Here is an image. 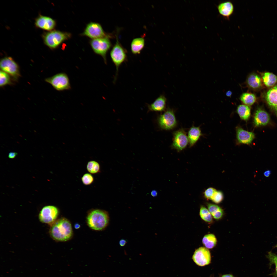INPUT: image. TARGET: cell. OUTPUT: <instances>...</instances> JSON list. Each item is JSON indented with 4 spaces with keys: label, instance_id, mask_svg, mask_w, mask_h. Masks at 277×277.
<instances>
[{
    "label": "cell",
    "instance_id": "6da1fadb",
    "mask_svg": "<svg viewBox=\"0 0 277 277\" xmlns=\"http://www.w3.org/2000/svg\"><path fill=\"white\" fill-rule=\"evenodd\" d=\"M52 238L58 241H66L72 237L73 232L71 223L66 218H62L55 221L50 230Z\"/></svg>",
    "mask_w": 277,
    "mask_h": 277
},
{
    "label": "cell",
    "instance_id": "7a4b0ae2",
    "mask_svg": "<svg viewBox=\"0 0 277 277\" xmlns=\"http://www.w3.org/2000/svg\"><path fill=\"white\" fill-rule=\"evenodd\" d=\"M108 213L105 211L94 210L88 214L87 222L88 226L92 229L96 230H101L107 225L109 222Z\"/></svg>",
    "mask_w": 277,
    "mask_h": 277
},
{
    "label": "cell",
    "instance_id": "3957f363",
    "mask_svg": "<svg viewBox=\"0 0 277 277\" xmlns=\"http://www.w3.org/2000/svg\"><path fill=\"white\" fill-rule=\"evenodd\" d=\"M71 37V34L70 33L57 30L46 32L43 35L44 43L52 49L57 48L62 42Z\"/></svg>",
    "mask_w": 277,
    "mask_h": 277
},
{
    "label": "cell",
    "instance_id": "277c9868",
    "mask_svg": "<svg viewBox=\"0 0 277 277\" xmlns=\"http://www.w3.org/2000/svg\"><path fill=\"white\" fill-rule=\"evenodd\" d=\"M116 42L110 53L111 59L116 67V72L114 82L116 80L118 69L120 66L127 59L126 52L119 43L117 35L116 36Z\"/></svg>",
    "mask_w": 277,
    "mask_h": 277
},
{
    "label": "cell",
    "instance_id": "5b68a950",
    "mask_svg": "<svg viewBox=\"0 0 277 277\" xmlns=\"http://www.w3.org/2000/svg\"><path fill=\"white\" fill-rule=\"evenodd\" d=\"M111 37L108 35L105 37L92 39L90 42L94 52L103 57L105 64H107L106 53L112 46L109 39Z\"/></svg>",
    "mask_w": 277,
    "mask_h": 277
},
{
    "label": "cell",
    "instance_id": "8992f818",
    "mask_svg": "<svg viewBox=\"0 0 277 277\" xmlns=\"http://www.w3.org/2000/svg\"><path fill=\"white\" fill-rule=\"evenodd\" d=\"M45 80L58 91L69 90L71 88L69 78L67 75L64 73L57 74L46 78Z\"/></svg>",
    "mask_w": 277,
    "mask_h": 277
},
{
    "label": "cell",
    "instance_id": "52a82bcc",
    "mask_svg": "<svg viewBox=\"0 0 277 277\" xmlns=\"http://www.w3.org/2000/svg\"><path fill=\"white\" fill-rule=\"evenodd\" d=\"M158 121L160 127L166 130L173 128L177 124L174 111L170 108H168L164 113L159 116Z\"/></svg>",
    "mask_w": 277,
    "mask_h": 277
},
{
    "label": "cell",
    "instance_id": "ba28073f",
    "mask_svg": "<svg viewBox=\"0 0 277 277\" xmlns=\"http://www.w3.org/2000/svg\"><path fill=\"white\" fill-rule=\"evenodd\" d=\"M0 66L2 71L5 72L17 79L20 76L18 66L11 57L2 58L0 61Z\"/></svg>",
    "mask_w": 277,
    "mask_h": 277
},
{
    "label": "cell",
    "instance_id": "9c48e42d",
    "mask_svg": "<svg viewBox=\"0 0 277 277\" xmlns=\"http://www.w3.org/2000/svg\"><path fill=\"white\" fill-rule=\"evenodd\" d=\"M58 214L57 208L53 205H47L43 207L40 212L39 219L40 221L47 224L53 223Z\"/></svg>",
    "mask_w": 277,
    "mask_h": 277
},
{
    "label": "cell",
    "instance_id": "30bf717a",
    "mask_svg": "<svg viewBox=\"0 0 277 277\" xmlns=\"http://www.w3.org/2000/svg\"><path fill=\"white\" fill-rule=\"evenodd\" d=\"M82 35L85 36L92 39L105 37L107 36L99 24L90 22L87 25Z\"/></svg>",
    "mask_w": 277,
    "mask_h": 277
},
{
    "label": "cell",
    "instance_id": "8fae6325",
    "mask_svg": "<svg viewBox=\"0 0 277 277\" xmlns=\"http://www.w3.org/2000/svg\"><path fill=\"white\" fill-rule=\"evenodd\" d=\"M194 262L200 266L207 265L210 263L211 256L209 250L204 247H201L195 250L192 256Z\"/></svg>",
    "mask_w": 277,
    "mask_h": 277
},
{
    "label": "cell",
    "instance_id": "7c38bea8",
    "mask_svg": "<svg viewBox=\"0 0 277 277\" xmlns=\"http://www.w3.org/2000/svg\"><path fill=\"white\" fill-rule=\"evenodd\" d=\"M172 147L178 151L185 149L189 142L187 136L184 130L180 129L174 132Z\"/></svg>",
    "mask_w": 277,
    "mask_h": 277
},
{
    "label": "cell",
    "instance_id": "4fadbf2b",
    "mask_svg": "<svg viewBox=\"0 0 277 277\" xmlns=\"http://www.w3.org/2000/svg\"><path fill=\"white\" fill-rule=\"evenodd\" d=\"M35 24L39 28L50 31L55 28L56 22L50 17L40 15L36 19Z\"/></svg>",
    "mask_w": 277,
    "mask_h": 277
},
{
    "label": "cell",
    "instance_id": "5bb4252c",
    "mask_svg": "<svg viewBox=\"0 0 277 277\" xmlns=\"http://www.w3.org/2000/svg\"><path fill=\"white\" fill-rule=\"evenodd\" d=\"M217 7L219 14L225 19L229 20L234 11L232 3L229 1L222 2H220Z\"/></svg>",
    "mask_w": 277,
    "mask_h": 277
},
{
    "label": "cell",
    "instance_id": "9a60e30c",
    "mask_svg": "<svg viewBox=\"0 0 277 277\" xmlns=\"http://www.w3.org/2000/svg\"><path fill=\"white\" fill-rule=\"evenodd\" d=\"M264 98L268 105L277 116V84L267 91Z\"/></svg>",
    "mask_w": 277,
    "mask_h": 277
},
{
    "label": "cell",
    "instance_id": "2e32d148",
    "mask_svg": "<svg viewBox=\"0 0 277 277\" xmlns=\"http://www.w3.org/2000/svg\"><path fill=\"white\" fill-rule=\"evenodd\" d=\"M236 132L237 140L240 143L249 144L255 137L253 133L245 130L240 127L236 128Z\"/></svg>",
    "mask_w": 277,
    "mask_h": 277
},
{
    "label": "cell",
    "instance_id": "e0dca14e",
    "mask_svg": "<svg viewBox=\"0 0 277 277\" xmlns=\"http://www.w3.org/2000/svg\"><path fill=\"white\" fill-rule=\"evenodd\" d=\"M270 120V116L266 111L261 108L256 110L254 117V123L255 126L265 125Z\"/></svg>",
    "mask_w": 277,
    "mask_h": 277
},
{
    "label": "cell",
    "instance_id": "ac0fdd59",
    "mask_svg": "<svg viewBox=\"0 0 277 277\" xmlns=\"http://www.w3.org/2000/svg\"><path fill=\"white\" fill-rule=\"evenodd\" d=\"M262 81L260 76L254 73H250L247 76L246 81L247 86L250 89L256 90L262 86Z\"/></svg>",
    "mask_w": 277,
    "mask_h": 277
},
{
    "label": "cell",
    "instance_id": "d6986e66",
    "mask_svg": "<svg viewBox=\"0 0 277 277\" xmlns=\"http://www.w3.org/2000/svg\"><path fill=\"white\" fill-rule=\"evenodd\" d=\"M166 99L164 95H160L150 104L148 105L149 110L151 111L162 112L165 110Z\"/></svg>",
    "mask_w": 277,
    "mask_h": 277
},
{
    "label": "cell",
    "instance_id": "ffe728a7",
    "mask_svg": "<svg viewBox=\"0 0 277 277\" xmlns=\"http://www.w3.org/2000/svg\"><path fill=\"white\" fill-rule=\"evenodd\" d=\"M201 135V132L199 127L193 126L190 128L187 136L190 147L192 146L195 144Z\"/></svg>",
    "mask_w": 277,
    "mask_h": 277
},
{
    "label": "cell",
    "instance_id": "44dd1931",
    "mask_svg": "<svg viewBox=\"0 0 277 277\" xmlns=\"http://www.w3.org/2000/svg\"><path fill=\"white\" fill-rule=\"evenodd\" d=\"M145 45V40L142 37L135 38L133 39L131 44L132 53L134 54H139Z\"/></svg>",
    "mask_w": 277,
    "mask_h": 277
},
{
    "label": "cell",
    "instance_id": "7402d4cb",
    "mask_svg": "<svg viewBox=\"0 0 277 277\" xmlns=\"http://www.w3.org/2000/svg\"><path fill=\"white\" fill-rule=\"evenodd\" d=\"M261 76L262 81L267 87H272L277 82V76L272 73L265 72L262 73Z\"/></svg>",
    "mask_w": 277,
    "mask_h": 277
},
{
    "label": "cell",
    "instance_id": "603a6c76",
    "mask_svg": "<svg viewBox=\"0 0 277 277\" xmlns=\"http://www.w3.org/2000/svg\"><path fill=\"white\" fill-rule=\"evenodd\" d=\"M207 206L210 212L215 219L219 220L222 217L223 211L219 206L214 204L208 203Z\"/></svg>",
    "mask_w": 277,
    "mask_h": 277
},
{
    "label": "cell",
    "instance_id": "cb8c5ba5",
    "mask_svg": "<svg viewBox=\"0 0 277 277\" xmlns=\"http://www.w3.org/2000/svg\"><path fill=\"white\" fill-rule=\"evenodd\" d=\"M237 112L242 119L246 121L248 120L250 117V108L248 105H240L237 107Z\"/></svg>",
    "mask_w": 277,
    "mask_h": 277
},
{
    "label": "cell",
    "instance_id": "d4e9b609",
    "mask_svg": "<svg viewBox=\"0 0 277 277\" xmlns=\"http://www.w3.org/2000/svg\"><path fill=\"white\" fill-rule=\"evenodd\" d=\"M240 99L244 105H252L255 102L256 98L255 95L249 92L243 93L240 96Z\"/></svg>",
    "mask_w": 277,
    "mask_h": 277
},
{
    "label": "cell",
    "instance_id": "484cf974",
    "mask_svg": "<svg viewBox=\"0 0 277 277\" xmlns=\"http://www.w3.org/2000/svg\"><path fill=\"white\" fill-rule=\"evenodd\" d=\"M202 242L206 248L211 249L214 248L216 245L217 240L214 234H209L205 235L203 237Z\"/></svg>",
    "mask_w": 277,
    "mask_h": 277
},
{
    "label": "cell",
    "instance_id": "4316f807",
    "mask_svg": "<svg viewBox=\"0 0 277 277\" xmlns=\"http://www.w3.org/2000/svg\"><path fill=\"white\" fill-rule=\"evenodd\" d=\"M87 171L91 174H96L100 172V166L97 161L91 160L89 161L86 165Z\"/></svg>",
    "mask_w": 277,
    "mask_h": 277
},
{
    "label": "cell",
    "instance_id": "83f0119b",
    "mask_svg": "<svg viewBox=\"0 0 277 277\" xmlns=\"http://www.w3.org/2000/svg\"><path fill=\"white\" fill-rule=\"evenodd\" d=\"M200 214L201 218L205 221L211 222L212 220V216L209 210L203 206L201 207Z\"/></svg>",
    "mask_w": 277,
    "mask_h": 277
},
{
    "label": "cell",
    "instance_id": "f1b7e54d",
    "mask_svg": "<svg viewBox=\"0 0 277 277\" xmlns=\"http://www.w3.org/2000/svg\"><path fill=\"white\" fill-rule=\"evenodd\" d=\"M0 86H3L11 83L10 77L9 74L2 71H0Z\"/></svg>",
    "mask_w": 277,
    "mask_h": 277
},
{
    "label": "cell",
    "instance_id": "f546056e",
    "mask_svg": "<svg viewBox=\"0 0 277 277\" xmlns=\"http://www.w3.org/2000/svg\"><path fill=\"white\" fill-rule=\"evenodd\" d=\"M81 179L82 183L84 185H88L93 183L94 181V178L91 174L86 173L83 175Z\"/></svg>",
    "mask_w": 277,
    "mask_h": 277
},
{
    "label": "cell",
    "instance_id": "4dcf8cb0",
    "mask_svg": "<svg viewBox=\"0 0 277 277\" xmlns=\"http://www.w3.org/2000/svg\"><path fill=\"white\" fill-rule=\"evenodd\" d=\"M267 256L270 261V265L271 266L272 264L275 265V275L277 276V255L271 252H268Z\"/></svg>",
    "mask_w": 277,
    "mask_h": 277
},
{
    "label": "cell",
    "instance_id": "1f68e13d",
    "mask_svg": "<svg viewBox=\"0 0 277 277\" xmlns=\"http://www.w3.org/2000/svg\"><path fill=\"white\" fill-rule=\"evenodd\" d=\"M223 198V195L222 192L216 191L212 197L211 200L215 203H219L222 201Z\"/></svg>",
    "mask_w": 277,
    "mask_h": 277
},
{
    "label": "cell",
    "instance_id": "d6a6232c",
    "mask_svg": "<svg viewBox=\"0 0 277 277\" xmlns=\"http://www.w3.org/2000/svg\"><path fill=\"white\" fill-rule=\"evenodd\" d=\"M216 190L214 188L210 187L205 191L204 195L205 197L208 199L211 200V198Z\"/></svg>",
    "mask_w": 277,
    "mask_h": 277
},
{
    "label": "cell",
    "instance_id": "836d02e7",
    "mask_svg": "<svg viewBox=\"0 0 277 277\" xmlns=\"http://www.w3.org/2000/svg\"><path fill=\"white\" fill-rule=\"evenodd\" d=\"M17 155V153L16 152H11L9 153L8 157L10 159H13L15 158Z\"/></svg>",
    "mask_w": 277,
    "mask_h": 277
},
{
    "label": "cell",
    "instance_id": "e575fe53",
    "mask_svg": "<svg viewBox=\"0 0 277 277\" xmlns=\"http://www.w3.org/2000/svg\"><path fill=\"white\" fill-rule=\"evenodd\" d=\"M126 243L127 241L124 239H122L120 240L119 243L120 245L122 246H124Z\"/></svg>",
    "mask_w": 277,
    "mask_h": 277
},
{
    "label": "cell",
    "instance_id": "d590c367",
    "mask_svg": "<svg viewBox=\"0 0 277 277\" xmlns=\"http://www.w3.org/2000/svg\"><path fill=\"white\" fill-rule=\"evenodd\" d=\"M271 171L270 170H267L265 171L263 173V174L266 177H269L271 174Z\"/></svg>",
    "mask_w": 277,
    "mask_h": 277
},
{
    "label": "cell",
    "instance_id": "8d00e7d4",
    "mask_svg": "<svg viewBox=\"0 0 277 277\" xmlns=\"http://www.w3.org/2000/svg\"><path fill=\"white\" fill-rule=\"evenodd\" d=\"M157 192L155 190H152L151 192V195L153 197L156 196L157 195Z\"/></svg>",
    "mask_w": 277,
    "mask_h": 277
},
{
    "label": "cell",
    "instance_id": "74e56055",
    "mask_svg": "<svg viewBox=\"0 0 277 277\" xmlns=\"http://www.w3.org/2000/svg\"><path fill=\"white\" fill-rule=\"evenodd\" d=\"M232 94V92L230 90L227 91L226 93V95L228 97H231V96Z\"/></svg>",
    "mask_w": 277,
    "mask_h": 277
},
{
    "label": "cell",
    "instance_id": "f35d334b",
    "mask_svg": "<svg viewBox=\"0 0 277 277\" xmlns=\"http://www.w3.org/2000/svg\"><path fill=\"white\" fill-rule=\"evenodd\" d=\"M221 277H234L232 275L230 274H226L223 275Z\"/></svg>",
    "mask_w": 277,
    "mask_h": 277
},
{
    "label": "cell",
    "instance_id": "ab89813d",
    "mask_svg": "<svg viewBox=\"0 0 277 277\" xmlns=\"http://www.w3.org/2000/svg\"><path fill=\"white\" fill-rule=\"evenodd\" d=\"M75 227L76 229H78L80 227V225L78 224H76L75 225Z\"/></svg>",
    "mask_w": 277,
    "mask_h": 277
},
{
    "label": "cell",
    "instance_id": "60d3db41",
    "mask_svg": "<svg viewBox=\"0 0 277 277\" xmlns=\"http://www.w3.org/2000/svg\"><path fill=\"white\" fill-rule=\"evenodd\" d=\"M275 247H277V244L275 246Z\"/></svg>",
    "mask_w": 277,
    "mask_h": 277
},
{
    "label": "cell",
    "instance_id": "b9f144b4",
    "mask_svg": "<svg viewBox=\"0 0 277 277\" xmlns=\"http://www.w3.org/2000/svg\"><path fill=\"white\" fill-rule=\"evenodd\" d=\"M162 33L164 34V32H162Z\"/></svg>",
    "mask_w": 277,
    "mask_h": 277
}]
</instances>
